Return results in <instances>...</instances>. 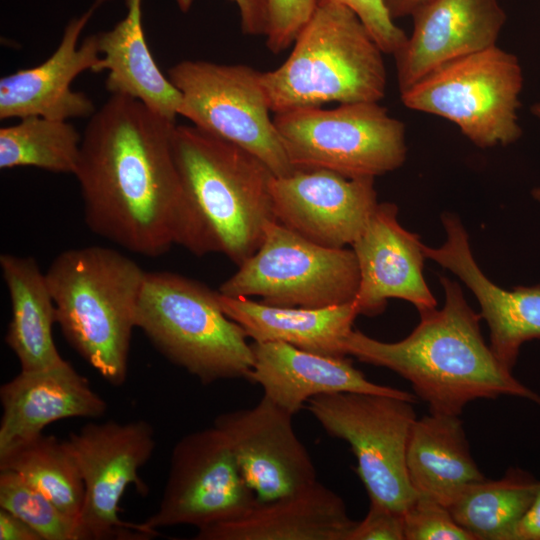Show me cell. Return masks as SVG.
I'll return each mask as SVG.
<instances>
[{
  "label": "cell",
  "mask_w": 540,
  "mask_h": 540,
  "mask_svg": "<svg viewBox=\"0 0 540 540\" xmlns=\"http://www.w3.org/2000/svg\"><path fill=\"white\" fill-rule=\"evenodd\" d=\"M257 502L228 439L213 426L175 444L159 507L143 524L154 531L183 524L202 529L237 518Z\"/></svg>",
  "instance_id": "cell-13"
},
{
  "label": "cell",
  "mask_w": 540,
  "mask_h": 540,
  "mask_svg": "<svg viewBox=\"0 0 540 540\" xmlns=\"http://www.w3.org/2000/svg\"><path fill=\"white\" fill-rule=\"evenodd\" d=\"M411 16L412 32L393 55L400 93L440 66L496 45L506 22L498 0H427Z\"/></svg>",
  "instance_id": "cell-16"
},
{
  "label": "cell",
  "mask_w": 540,
  "mask_h": 540,
  "mask_svg": "<svg viewBox=\"0 0 540 540\" xmlns=\"http://www.w3.org/2000/svg\"><path fill=\"white\" fill-rule=\"evenodd\" d=\"M261 73L252 67L184 60L168 70L181 93L179 115L259 158L276 177L291 165L275 126Z\"/></svg>",
  "instance_id": "cell-10"
},
{
  "label": "cell",
  "mask_w": 540,
  "mask_h": 540,
  "mask_svg": "<svg viewBox=\"0 0 540 540\" xmlns=\"http://www.w3.org/2000/svg\"><path fill=\"white\" fill-rule=\"evenodd\" d=\"M440 281L444 306L420 313L419 324L406 338L388 343L352 330L345 354L408 380L430 413L459 416L467 403L501 395L540 405V396L519 382L485 343L482 316L468 305L459 284L444 276Z\"/></svg>",
  "instance_id": "cell-2"
},
{
  "label": "cell",
  "mask_w": 540,
  "mask_h": 540,
  "mask_svg": "<svg viewBox=\"0 0 540 540\" xmlns=\"http://www.w3.org/2000/svg\"><path fill=\"white\" fill-rule=\"evenodd\" d=\"M0 469L17 473L79 522L84 484L66 440L40 434L1 455Z\"/></svg>",
  "instance_id": "cell-28"
},
{
  "label": "cell",
  "mask_w": 540,
  "mask_h": 540,
  "mask_svg": "<svg viewBox=\"0 0 540 540\" xmlns=\"http://www.w3.org/2000/svg\"><path fill=\"white\" fill-rule=\"evenodd\" d=\"M94 10L92 6L68 23L58 47L44 62L1 78L0 119L40 116L67 121L93 115V101L72 90L71 83L84 71L101 72L97 34L78 44Z\"/></svg>",
  "instance_id": "cell-18"
},
{
  "label": "cell",
  "mask_w": 540,
  "mask_h": 540,
  "mask_svg": "<svg viewBox=\"0 0 540 540\" xmlns=\"http://www.w3.org/2000/svg\"><path fill=\"white\" fill-rule=\"evenodd\" d=\"M225 280L226 296H258L282 307L322 308L354 301L359 267L353 249L316 244L276 220L264 228L257 251Z\"/></svg>",
  "instance_id": "cell-9"
},
{
  "label": "cell",
  "mask_w": 540,
  "mask_h": 540,
  "mask_svg": "<svg viewBox=\"0 0 540 540\" xmlns=\"http://www.w3.org/2000/svg\"><path fill=\"white\" fill-rule=\"evenodd\" d=\"M427 0H383L384 6L394 20L396 18L408 16Z\"/></svg>",
  "instance_id": "cell-38"
},
{
  "label": "cell",
  "mask_w": 540,
  "mask_h": 540,
  "mask_svg": "<svg viewBox=\"0 0 540 540\" xmlns=\"http://www.w3.org/2000/svg\"><path fill=\"white\" fill-rule=\"evenodd\" d=\"M136 327L171 363L208 385L246 378L252 344L222 310L218 291L169 271H146Z\"/></svg>",
  "instance_id": "cell-6"
},
{
  "label": "cell",
  "mask_w": 540,
  "mask_h": 540,
  "mask_svg": "<svg viewBox=\"0 0 540 540\" xmlns=\"http://www.w3.org/2000/svg\"><path fill=\"white\" fill-rule=\"evenodd\" d=\"M412 404L394 396L340 392L315 396L305 406L328 434L350 445L370 502L400 513L417 496L406 469L416 420Z\"/></svg>",
  "instance_id": "cell-11"
},
{
  "label": "cell",
  "mask_w": 540,
  "mask_h": 540,
  "mask_svg": "<svg viewBox=\"0 0 540 540\" xmlns=\"http://www.w3.org/2000/svg\"><path fill=\"white\" fill-rule=\"evenodd\" d=\"M406 469L416 495L446 507L463 488L485 479L457 415L430 413L416 418L407 443Z\"/></svg>",
  "instance_id": "cell-24"
},
{
  "label": "cell",
  "mask_w": 540,
  "mask_h": 540,
  "mask_svg": "<svg viewBox=\"0 0 540 540\" xmlns=\"http://www.w3.org/2000/svg\"><path fill=\"white\" fill-rule=\"evenodd\" d=\"M0 540H42L25 521L0 508Z\"/></svg>",
  "instance_id": "cell-36"
},
{
  "label": "cell",
  "mask_w": 540,
  "mask_h": 540,
  "mask_svg": "<svg viewBox=\"0 0 540 540\" xmlns=\"http://www.w3.org/2000/svg\"><path fill=\"white\" fill-rule=\"evenodd\" d=\"M175 126L122 95H111L90 116L74 176L93 233L145 257L174 245L210 253L174 160Z\"/></svg>",
  "instance_id": "cell-1"
},
{
  "label": "cell",
  "mask_w": 540,
  "mask_h": 540,
  "mask_svg": "<svg viewBox=\"0 0 540 540\" xmlns=\"http://www.w3.org/2000/svg\"><path fill=\"white\" fill-rule=\"evenodd\" d=\"M81 141L79 132L65 120L21 118L0 129V168L36 167L74 175Z\"/></svg>",
  "instance_id": "cell-29"
},
{
  "label": "cell",
  "mask_w": 540,
  "mask_h": 540,
  "mask_svg": "<svg viewBox=\"0 0 540 540\" xmlns=\"http://www.w3.org/2000/svg\"><path fill=\"white\" fill-rule=\"evenodd\" d=\"M531 111L535 116L540 118V103L533 105ZM532 195L536 200L540 201V188H535L532 191Z\"/></svg>",
  "instance_id": "cell-39"
},
{
  "label": "cell",
  "mask_w": 540,
  "mask_h": 540,
  "mask_svg": "<svg viewBox=\"0 0 540 540\" xmlns=\"http://www.w3.org/2000/svg\"><path fill=\"white\" fill-rule=\"evenodd\" d=\"M349 540H404L403 513L370 502L367 515L357 522Z\"/></svg>",
  "instance_id": "cell-34"
},
{
  "label": "cell",
  "mask_w": 540,
  "mask_h": 540,
  "mask_svg": "<svg viewBox=\"0 0 540 540\" xmlns=\"http://www.w3.org/2000/svg\"><path fill=\"white\" fill-rule=\"evenodd\" d=\"M126 4V16L112 29L97 33L101 72H108L106 88L111 95L136 99L153 112L175 121L181 93L163 75L151 55L142 27L141 0H126Z\"/></svg>",
  "instance_id": "cell-25"
},
{
  "label": "cell",
  "mask_w": 540,
  "mask_h": 540,
  "mask_svg": "<svg viewBox=\"0 0 540 540\" xmlns=\"http://www.w3.org/2000/svg\"><path fill=\"white\" fill-rule=\"evenodd\" d=\"M238 7L245 34L265 36L267 30V0H233Z\"/></svg>",
  "instance_id": "cell-35"
},
{
  "label": "cell",
  "mask_w": 540,
  "mask_h": 540,
  "mask_svg": "<svg viewBox=\"0 0 540 540\" xmlns=\"http://www.w3.org/2000/svg\"><path fill=\"white\" fill-rule=\"evenodd\" d=\"M403 516L404 540H474L446 506L430 497L417 495Z\"/></svg>",
  "instance_id": "cell-31"
},
{
  "label": "cell",
  "mask_w": 540,
  "mask_h": 540,
  "mask_svg": "<svg viewBox=\"0 0 540 540\" xmlns=\"http://www.w3.org/2000/svg\"><path fill=\"white\" fill-rule=\"evenodd\" d=\"M80 469L84 502L79 520L82 540H141L157 531L123 522L119 504L155 449L154 430L145 420L90 422L66 439Z\"/></svg>",
  "instance_id": "cell-12"
},
{
  "label": "cell",
  "mask_w": 540,
  "mask_h": 540,
  "mask_svg": "<svg viewBox=\"0 0 540 540\" xmlns=\"http://www.w3.org/2000/svg\"><path fill=\"white\" fill-rule=\"evenodd\" d=\"M523 86L518 58L497 45L456 59L400 93L402 103L457 125L480 148L517 141Z\"/></svg>",
  "instance_id": "cell-8"
},
{
  "label": "cell",
  "mask_w": 540,
  "mask_h": 540,
  "mask_svg": "<svg viewBox=\"0 0 540 540\" xmlns=\"http://www.w3.org/2000/svg\"><path fill=\"white\" fill-rule=\"evenodd\" d=\"M0 456L67 418H99L105 400L66 360L48 368L20 370L0 388Z\"/></svg>",
  "instance_id": "cell-20"
},
{
  "label": "cell",
  "mask_w": 540,
  "mask_h": 540,
  "mask_svg": "<svg viewBox=\"0 0 540 540\" xmlns=\"http://www.w3.org/2000/svg\"><path fill=\"white\" fill-rule=\"evenodd\" d=\"M538 481L530 473L512 468L501 479L466 486L447 508L474 540H514Z\"/></svg>",
  "instance_id": "cell-27"
},
{
  "label": "cell",
  "mask_w": 540,
  "mask_h": 540,
  "mask_svg": "<svg viewBox=\"0 0 540 540\" xmlns=\"http://www.w3.org/2000/svg\"><path fill=\"white\" fill-rule=\"evenodd\" d=\"M0 508L29 524L42 540H82L76 519L11 470L0 469Z\"/></svg>",
  "instance_id": "cell-30"
},
{
  "label": "cell",
  "mask_w": 540,
  "mask_h": 540,
  "mask_svg": "<svg viewBox=\"0 0 540 540\" xmlns=\"http://www.w3.org/2000/svg\"><path fill=\"white\" fill-rule=\"evenodd\" d=\"M223 312L254 342H283L333 357L346 356L344 342L359 315L354 301L322 308L282 307L218 292Z\"/></svg>",
  "instance_id": "cell-23"
},
{
  "label": "cell",
  "mask_w": 540,
  "mask_h": 540,
  "mask_svg": "<svg viewBox=\"0 0 540 540\" xmlns=\"http://www.w3.org/2000/svg\"><path fill=\"white\" fill-rule=\"evenodd\" d=\"M320 0H267L266 46L274 54L290 47Z\"/></svg>",
  "instance_id": "cell-32"
},
{
  "label": "cell",
  "mask_w": 540,
  "mask_h": 540,
  "mask_svg": "<svg viewBox=\"0 0 540 540\" xmlns=\"http://www.w3.org/2000/svg\"><path fill=\"white\" fill-rule=\"evenodd\" d=\"M357 521L343 499L316 481L287 496L257 502L232 520L198 529L195 540H349Z\"/></svg>",
  "instance_id": "cell-22"
},
{
  "label": "cell",
  "mask_w": 540,
  "mask_h": 540,
  "mask_svg": "<svg viewBox=\"0 0 540 540\" xmlns=\"http://www.w3.org/2000/svg\"><path fill=\"white\" fill-rule=\"evenodd\" d=\"M514 540H540V480L531 505L515 529Z\"/></svg>",
  "instance_id": "cell-37"
},
{
  "label": "cell",
  "mask_w": 540,
  "mask_h": 540,
  "mask_svg": "<svg viewBox=\"0 0 540 540\" xmlns=\"http://www.w3.org/2000/svg\"><path fill=\"white\" fill-rule=\"evenodd\" d=\"M8 289L11 318L5 343L17 357L21 370H37L64 361L53 339L56 307L45 273L30 256H0Z\"/></svg>",
  "instance_id": "cell-26"
},
{
  "label": "cell",
  "mask_w": 540,
  "mask_h": 540,
  "mask_svg": "<svg viewBox=\"0 0 540 540\" xmlns=\"http://www.w3.org/2000/svg\"><path fill=\"white\" fill-rule=\"evenodd\" d=\"M253 366L247 379L264 396L291 414L319 395L340 392L380 394L416 402L417 396L369 381L343 357L305 351L283 342H253Z\"/></svg>",
  "instance_id": "cell-21"
},
{
  "label": "cell",
  "mask_w": 540,
  "mask_h": 540,
  "mask_svg": "<svg viewBox=\"0 0 540 540\" xmlns=\"http://www.w3.org/2000/svg\"><path fill=\"white\" fill-rule=\"evenodd\" d=\"M397 214L395 204L378 203L351 245L360 275L354 299L359 314H380L389 298L412 303L419 314L436 308L423 276V244L418 235L401 226Z\"/></svg>",
  "instance_id": "cell-17"
},
{
  "label": "cell",
  "mask_w": 540,
  "mask_h": 540,
  "mask_svg": "<svg viewBox=\"0 0 540 540\" xmlns=\"http://www.w3.org/2000/svg\"><path fill=\"white\" fill-rule=\"evenodd\" d=\"M274 218L329 248L352 245L378 205L374 178L324 170H296L271 182Z\"/></svg>",
  "instance_id": "cell-15"
},
{
  "label": "cell",
  "mask_w": 540,
  "mask_h": 540,
  "mask_svg": "<svg viewBox=\"0 0 540 540\" xmlns=\"http://www.w3.org/2000/svg\"><path fill=\"white\" fill-rule=\"evenodd\" d=\"M146 271L99 245L58 254L45 276L69 345L113 386L125 383Z\"/></svg>",
  "instance_id": "cell-3"
},
{
  "label": "cell",
  "mask_w": 540,
  "mask_h": 540,
  "mask_svg": "<svg viewBox=\"0 0 540 540\" xmlns=\"http://www.w3.org/2000/svg\"><path fill=\"white\" fill-rule=\"evenodd\" d=\"M293 44L282 65L261 73L274 114L384 98V52L349 7L320 1Z\"/></svg>",
  "instance_id": "cell-5"
},
{
  "label": "cell",
  "mask_w": 540,
  "mask_h": 540,
  "mask_svg": "<svg viewBox=\"0 0 540 540\" xmlns=\"http://www.w3.org/2000/svg\"><path fill=\"white\" fill-rule=\"evenodd\" d=\"M172 150L179 176L202 225L209 251L237 266L259 248L275 220L272 171L248 151L193 125H176Z\"/></svg>",
  "instance_id": "cell-4"
},
{
  "label": "cell",
  "mask_w": 540,
  "mask_h": 540,
  "mask_svg": "<svg viewBox=\"0 0 540 540\" xmlns=\"http://www.w3.org/2000/svg\"><path fill=\"white\" fill-rule=\"evenodd\" d=\"M293 416L263 395L255 406L214 420L258 502L296 493L317 481L310 454L294 431Z\"/></svg>",
  "instance_id": "cell-14"
},
{
  "label": "cell",
  "mask_w": 540,
  "mask_h": 540,
  "mask_svg": "<svg viewBox=\"0 0 540 540\" xmlns=\"http://www.w3.org/2000/svg\"><path fill=\"white\" fill-rule=\"evenodd\" d=\"M334 1L352 9L363 22L384 54L394 55L405 43L407 35L388 14L383 0H320Z\"/></svg>",
  "instance_id": "cell-33"
},
{
  "label": "cell",
  "mask_w": 540,
  "mask_h": 540,
  "mask_svg": "<svg viewBox=\"0 0 540 540\" xmlns=\"http://www.w3.org/2000/svg\"><path fill=\"white\" fill-rule=\"evenodd\" d=\"M446 241L439 248L422 245L426 258L456 274L474 293L481 316L490 328V348L498 360L512 371L520 347L540 338V285L517 286L509 291L494 284L476 263L468 235L459 218L450 213L441 217Z\"/></svg>",
  "instance_id": "cell-19"
},
{
  "label": "cell",
  "mask_w": 540,
  "mask_h": 540,
  "mask_svg": "<svg viewBox=\"0 0 540 540\" xmlns=\"http://www.w3.org/2000/svg\"><path fill=\"white\" fill-rule=\"evenodd\" d=\"M273 120L295 171L375 178L406 159L405 124L379 102L299 108L276 113Z\"/></svg>",
  "instance_id": "cell-7"
}]
</instances>
